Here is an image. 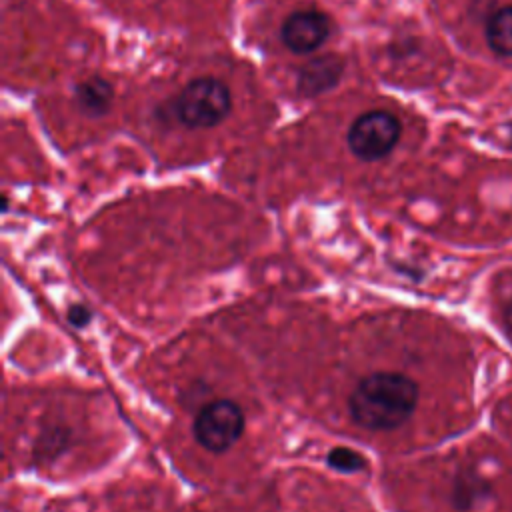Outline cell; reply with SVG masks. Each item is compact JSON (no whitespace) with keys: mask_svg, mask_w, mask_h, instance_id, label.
<instances>
[{"mask_svg":"<svg viewBox=\"0 0 512 512\" xmlns=\"http://www.w3.org/2000/svg\"><path fill=\"white\" fill-rule=\"evenodd\" d=\"M76 104L86 116H102L112 104V86L104 78H88L76 86Z\"/></svg>","mask_w":512,"mask_h":512,"instance_id":"7","label":"cell"},{"mask_svg":"<svg viewBox=\"0 0 512 512\" xmlns=\"http://www.w3.org/2000/svg\"><path fill=\"white\" fill-rule=\"evenodd\" d=\"M344 64L338 56L328 54L310 60L298 76V90L306 96H316L338 84Z\"/></svg>","mask_w":512,"mask_h":512,"instance_id":"6","label":"cell"},{"mask_svg":"<svg viewBox=\"0 0 512 512\" xmlns=\"http://www.w3.org/2000/svg\"><path fill=\"white\" fill-rule=\"evenodd\" d=\"M328 464L342 472H356L366 466L364 458L350 448H334L328 452Z\"/></svg>","mask_w":512,"mask_h":512,"instance_id":"10","label":"cell"},{"mask_svg":"<svg viewBox=\"0 0 512 512\" xmlns=\"http://www.w3.org/2000/svg\"><path fill=\"white\" fill-rule=\"evenodd\" d=\"M68 318H70L72 324L84 326L90 320V312L86 308H82V306H72L70 312H68Z\"/></svg>","mask_w":512,"mask_h":512,"instance_id":"11","label":"cell"},{"mask_svg":"<svg viewBox=\"0 0 512 512\" xmlns=\"http://www.w3.org/2000/svg\"><path fill=\"white\" fill-rule=\"evenodd\" d=\"M228 86L212 76H202L184 86L176 98V116L188 128H214L230 112Z\"/></svg>","mask_w":512,"mask_h":512,"instance_id":"2","label":"cell"},{"mask_svg":"<svg viewBox=\"0 0 512 512\" xmlns=\"http://www.w3.org/2000/svg\"><path fill=\"white\" fill-rule=\"evenodd\" d=\"M488 48L498 56H512V4L502 6L486 20Z\"/></svg>","mask_w":512,"mask_h":512,"instance_id":"8","label":"cell"},{"mask_svg":"<svg viewBox=\"0 0 512 512\" xmlns=\"http://www.w3.org/2000/svg\"><path fill=\"white\" fill-rule=\"evenodd\" d=\"M400 132L402 126L392 112L370 110L350 124L346 142L356 158L376 162L394 150L400 140Z\"/></svg>","mask_w":512,"mask_h":512,"instance_id":"3","label":"cell"},{"mask_svg":"<svg viewBox=\"0 0 512 512\" xmlns=\"http://www.w3.org/2000/svg\"><path fill=\"white\" fill-rule=\"evenodd\" d=\"M504 322H506V326L512 330V296L506 300V304H504Z\"/></svg>","mask_w":512,"mask_h":512,"instance_id":"12","label":"cell"},{"mask_svg":"<svg viewBox=\"0 0 512 512\" xmlns=\"http://www.w3.org/2000/svg\"><path fill=\"white\" fill-rule=\"evenodd\" d=\"M244 432L242 408L232 400L208 402L194 418L192 434L194 440L210 450L224 452L238 442Z\"/></svg>","mask_w":512,"mask_h":512,"instance_id":"4","label":"cell"},{"mask_svg":"<svg viewBox=\"0 0 512 512\" xmlns=\"http://www.w3.org/2000/svg\"><path fill=\"white\" fill-rule=\"evenodd\" d=\"M418 402V384L402 372H372L348 398L352 420L368 430H394L404 424Z\"/></svg>","mask_w":512,"mask_h":512,"instance_id":"1","label":"cell"},{"mask_svg":"<svg viewBox=\"0 0 512 512\" xmlns=\"http://www.w3.org/2000/svg\"><path fill=\"white\" fill-rule=\"evenodd\" d=\"M330 18L314 8L292 12L282 24V42L294 54H308L320 48L330 36Z\"/></svg>","mask_w":512,"mask_h":512,"instance_id":"5","label":"cell"},{"mask_svg":"<svg viewBox=\"0 0 512 512\" xmlns=\"http://www.w3.org/2000/svg\"><path fill=\"white\" fill-rule=\"evenodd\" d=\"M490 494V486L476 474H462L452 492V502L458 510H470Z\"/></svg>","mask_w":512,"mask_h":512,"instance_id":"9","label":"cell"}]
</instances>
